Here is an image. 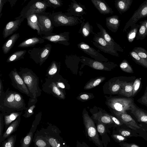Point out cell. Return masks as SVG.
Here are the masks:
<instances>
[{
	"label": "cell",
	"mask_w": 147,
	"mask_h": 147,
	"mask_svg": "<svg viewBox=\"0 0 147 147\" xmlns=\"http://www.w3.org/2000/svg\"><path fill=\"white\" fill-rule=\"evenodd\" d=\"M18 73L34 98L41 94L39 86V78L33 71L27 67H20Z\"/></svg>",
	"instance_id": "obj_1"
},
{
	"label": "cell",
	"mask_w": 147,
	"mask_h": 147,
	"mask_svg": "<svg viewBox=\"0 0 147 147\" xmlns=\"http://www.w3.org/2000/svg\"><path fill=\"white\" fill-rule=\"evenodd\" d=\"M50 17L53 25L55 27L76 25L81 23L84 19L82 16H75L61 11L50 13Z\"/></svg>",
	"instance_id": "obj_2"
},
{
	"label": "cell",
	"mask_w": 147,
	"mask_h": 147,
	"mask_svg": "<svg viewBox=\"0 0 147 147\" xmlns=\"http://www.w3.org/2000/svg\"><path fill=\"white\" fill-rule=\"evenodd\" d=\"M25 109L15 100L14 91L8 88L0 94V111L3 113L22 111Z\"/></svg>",
	"instance_id": "obj_3"
},
{
	"label": "cell",
	"mask_w": 147,
	"mask_h": 147,
	"mask_svg": "<svg viewBox=\"0 0 147 147\" xmlns=\"http://www.w3.org/2000/svg\"><path fill=\"white\" fill-rule=\"evenodd\" d=\"M49 6L45 0H31L21 11L19 16L24 19L28 16L45 12Z\"/></svg>",
	"instance_id": "obj_4"
},
{
	"label": "cell",
	"mask_w": 147,
	"mask_h": 147,
	"mask_svg": "<svg viewBox=\"0 0 147 147\" xmlns=\"http://www.w3.org/2000/svg\"><path fill=\"white\" fill-rule=\"evenodd\" d=\"M107 105L113 109L123 113L131 110L136 106L134 99L129 98H113L109 100Z\"/></svg>",
	"instance_id": "obj_5"
},
{
	"label": "cell",
	"mask_w": 147,
	"mask_h": 147,
	"mask_svg": "<svg viewBox=\"0 0 147 147\" xmlns=\"http://www.w3.org/2000/svg\"><path fill=\"white\" fill-rule=\"evenodd\" d=\"M52 47L51 44H47L42 47H34L29 49L28 52L30 57L40 66L49 57Z\"/></svg>",
	"instance_id": "obj_6"
},
{
	"label": "cell",
	"mask_w": 147,
	"mask_h": 147,
	"mask_svg": "<svg viewBox=\"0 0 147 147\" xmlns=\"http://www.w3.org/2000/svg\"><path fill=\"white\" fill-rule=\"evenodd\" d=\"M82 114L84 124L88 136L96 145L100 146V141L94 122L85 109H84Z\"/></svg>",
	"instance_id": "obj_7"
},
{
	"label": "cell",
	"mask_w": 147,
	"mask_h": 147,
	"mask_svg": "<svg viewBox=\"0 0 147 147\" xmlns=\"http://www.w3.org/2000/svg\"><path fill=\"white\" fill-rule=\"evenodd\" d=\"M36 14L41 35L47 36L54 34V26L50 19V13L45 11Z\"/></svg>",
	"instance_id": "obj_8"
},
{
	"label": "cell",
	"mask_w": 147,
	"mask_h": 147,
	"mask_svg": "<svg viewBox=\"0 0 147 147\" xmlns=\"http://www.w3.org/2000/svg\"><path fill=\"white\" fill-rule=\"evenodd\" d=\"M80 58L81 62L83 64L96 70L110 71L117 65L112 62L102 61L83 56L81 57Z\"/></svg>",
	"instance_id": "obj_9"
},
{
	"label": "cell",
	"mask_w": 147,
	"mask_h": 147,
	"mask_svg": "<svg viewBox=\"0 0 147 147\" xmlns=\"http://www.w3.org/2000/svg\"><path fill=\"white\" fill-rule=\"evenodd\" d=\"M9 76L11 80L12 85L14 88L30 98H34L16 68L10 71Z\"/></svg>",
	"instance_id": "obj_10"
},
{
	"label": "cell",
	"mask_w": 147,
	"mask_h": 147,
	"mask_svg": "<svg viewBox=\"0 0 147 147\" xmlns=\"http://www.w3.org/2000/svg\"><path fill=\"white\" fill-rule=\"evenodd\" d=\"M93 38V44L101 51L113 56H118L117 50L109 44L100 35L94 33Z\"/></svg>",
	"instance_id": "obj_11"
},
{
	"label": "cell",
	"mask_w": 147,
	"mask_h": 147,
	"mask_svg": "<svg viewBox=\"0 0 147 147\" xmlns=\"http://www.w3.org/2000/svg\"><path fill=\"white\" fill-rule=\"evenodd\" d=\"M77 46L84 52L95 60L104 62L109 61L108 59L85 42H80L77 45Z\"/></svg>",
	"instance_id": "obj_12"
},
{
	"label": "cell",
	"mask_w": 147,
	"mask_h": 147,
	"mask_svg": "<svg viewBox=\"0 0 147 147\" xmlns=\"http://www.w3.org/2000/svg\"><path fill=\"white\" fill-rule=\"evenodd\" d=\"M24 19L19 16L15 18V20L10 21L6 25L3 32V37L6 38L12 34L19 28Z\"/></svg>",
	"instance_id": "obj_13"
},
{
	"label": "cell",
	"mask_w": 147,
	"mask_h": 147,
	"mask_svg": "<svg viewBox=\"0 0 147 147\" xmlns=\"http://www.w3.org/2000/svg\"><path fill=\"white\" fill-rule=\"evenodd\" d=\"M69 32H64L58 34L54 33L53 35L50 36H43L41 37L45 40L52 42L55 43H59L65 45H68L69 43Z\"/></svg>",
	"instance_id": "obj_14"
},
{
	"label": "cell",
	"mask_w": 147,
	"mask_h": 147,
	"mask_svg": "<svg viewBox=\"0 0 147 147\" xmlns=\"http://www.w3.org/2000/svg\"><path fill=\"white\" fill-rule=\"evenodd\" d=\"M67 13L76 17H82L86 14L87 10L85 5L76 0H71L67 10Z\"/></svg>",
	"instance_id": "obj_15"
},
{
	"label": "cell",
	"mask_w": 147,
	"mask_h": 147,
	"mask_svg": "<svg viewBox=\"0 0 147 147\" xmlns=\"http://www.w3.org/2000/svg\"><path fill=\"white\" fill-rule=\"evenodd\" d=\"M43 89L44 90H50L58 98L64 99L65 98V95L59 88L53 78L45 79V82L43 83Z\"/></svg>",
	"instance_id": "obj_16"
},
{
	"label": "cell",
	"mask_w": 147,
	"mask_h": 147,
	"mask_svg": "<svg viewBox=\"0 0 147 147\" xmlns=\"http://www.w3.org/2000/svg\"><path fill=\"white\" fill-rule=\"evenodd\" d=\"M113 112L119 120L130 128L135 130L141 128L135 120L127 113H122L114 110Z\"/></svg>",
	"instance_id": "obj_17"
},
{
	"label": "cell",
	"mask_w": 147,
	"mask_h": 147,
	"mask_svg": "<svg viewBox=\"0 0 147 147\" xmlns=\"http://www.w3.org/2000/svg\"><path fill=\"white\" fill-rule=\"evenodd\" d=\"M41 112L39 113L36 115L29 132L22 140L21 144V147H28L30 145L32 140L34 132H35L37 126L39 124L40 121L41 120Z\"/></svg>",
	"instance_id": "obj_18"
},
{
	"label": "cell",
	"mask_w": 147,
	"mask_h": 147,
	"mask_svg": "<svg viewBox=\"0 0 147 147\" xmlns=\"http://www.w3.org/2000/svg\"><path fill=\"white\" fill-rule=\"evenodd\" d=\"M96 24L100 30V32L97 33L102 36L109 44L117 51H121V49L120 46L115 42L106 30L100 24L97 23Z\"/></svg>",
	"instance_id": "obj_19"
},
{
	"label": "cell",
	"mask_w": 147,
	"mask_h": 147,
	"mask_svg": "<svg viewBox=\"0 0 147 147\" xmlns=\"http://www.w3.org/2000/svg\"><path fill=\"white\" fill-rule=\"evenodd\" d=\"M147 16V2L133 16L126 24L124 29L125 31L130 26L132 25L141 18Z\"/></svg>",
	"instance_id": "obj_20"
},
{
	"label": "cell",
	"mask_w": 147,
	"mask_h": 147,
	"mask_svg": "<svg viewBox=\"0 0 147 147\" xmlns=\"http://www.w3.org/2000/svg\"><path fill=\"white\" fill-rule=\"evenodd\" d=\"M100 13L103 14H112L113 12L104 0H91Z\"/></svg>",
	"instance_id": "obj_21"
},
{
	"label": "cell",
	"mask_w": 147,
	"mask_h": 147,
	"mask_svg": "<svg viewBox=\"0 0 147 147\" xmlns=\"http://www.w3.org/2000/svg\"><path fill=\"white\" fill-rule=\"evenodd\" d=\"M2 113L3 114L4 124L5 126L6 131L11 123L18 117L21 115L22 113V111H14L9 112Z\"/></svg>",
	"instance_id": "obj_22"
},
{
	"label": "cell",
	"mask_w": 147,
	"mask_h": 147,
	"mask_svg": "<svg viewBox=\"0 0 147 147\" xmlns=\"http://www.w3.org/2000/svg\"><path fill=\"white\" fill-rule=\"evenodd\" d=\"M20 36L19 33H14L11 35L4 43L2 47L4 54H7L9 52Z\"/></svg>",
	"instance_id": "obj_23"
},
{
	"label": "cell",
	"mask_w": 147,
	"mask_h": 147,
	"mask_svg": "<svg viewBox=\"0 0 147 147\" xmlns=\"http://www.w3.org/2000/svg\"><path fill=\"white\" fill-rule=\"evenodd\" d=\"M106 24L107 28L112 32H117L120 25L118 16L115 15L106 18Z\"/></svg>",
	"instance_id": "obj_24"
},
{
	"label": "cell",
	"mask_w": 147,
	"mask_h": 147,
	"mask_svg": "<svg viewBox=\"0 0 147 147\" xmlns=\"http://www.w3.org/2000/svg\"><path fill=\"white\" fill-rule=\"evenodd\" d=\"M45 39L41 37H34L27 39L18 45L20 48H27L33 47L38 44H41L45 42Z\"/></svg>",
	"instance_id": "obj_25"
},
{
	"label": "cell",
	"mask_w": 147,
	"mask_h": 147,
	"mask_svg": "<svg viewBox=\"0 0 147 147\" xmlns=\"http://www.w3.org/2000/svg\"><path fill=\"white\" fill-rule=\"evenodd\" d=\"M21 116H19L15 120L13 121L8 127L5 132L3 134L1 139L0 140V143L16 131L21 121Z\"/></svg>",
	"instance_id": "obj_26"
},
{
	"label": "cell",
	"mask_w": 147,
	"mask_h": 147,
	"mask_svg": "<svg viewBox=\"0 0 147 147\" xmlns=\"http://www.w3.org/2000/svg\"><path fill=\"white\" fill-rule=\"evenodd\" d=\"M60 66L59 62L55 60L53 61L46 70V76L48 78H51L59 74Z\"/></svg>",
	"instance_id": "obj_27"
},
{
	"label": "cell",
	"mask_w": 147,
	"mask_h": 147,
	"mask_svg": "<svg viewBox=\"0 0 147 147\" xmlns=\"http://www.w3.org/2000/svg\"><path fill=\"white\" fill-rule=\"evenodd\" d=\"M85 20L84 19L81 23V27L79 31V33L84 38L88 37L92 34H94L93 26L91 25L88 21L85 22Z\"/></svg>",
	"instance_id": "obj_28"
},
{
	"label": "cell",
	"mask_w": 147,
	"mask_h": 147,
	"mask_svg": "<svg viewBox=\"0 0 147 147\" xmlns=\"http://www.w3.org/2000/svg\"><path fill=\"white\" fill-rule=\"evenodd\" d=\"M131 112L135 116L139 122H147V113L144 110L137 107L136 105L131 110Z\"/></svg>",
	"instance_id": "obj_29"
},
{
	"label": "cell",
	"mask_w": 147,
	"mask_h": 147,
	"mask_svg": "<svg viewBox=\"0 0 147 147\" xmlns=\"http://www.w3.org/2000/svg\"><path fill=\"white\" fill-rule=\"evenodd\" d=\"M27 25L32 29L36 30L38 35H41L40 29L38 24V18L36 13L32 14L27 17Z\"/></svg>",
	"instance_id": "obj_30"
},
{
	"label": "cell",
	"mask_w": 147,
	"mask_h": 147,
	"mask_svg": "<svg viewBox=\"0 0 147 147\" xmlns=\"http://www.w3.org/2000/svg\"><path fill=\"white\" fill-rule=\"evenodd\" d=\"M133 84L132 82H127L123 81L119 94L128 98L131 97L133 90Z\"/></svg>",
	"instance_id": "obj_31"
},
{
	"label": "cell",
	"mask_w": 147,
	"mask_h": 147,
	"mask_svg": "<svg viewBox=\"0 0 147 147\" xmlns=\"http://www.w3.org/2000/svg\"><path fill=\"white\" fill-rule=\"evenodd\" d=\"M37 101V98H30L28 102L27 107L25 109L24 114L23 116L27 118L30 117L33 114V110L36 107V104Z\"/></svg>",
	"instance_id": "obj_32"
},
{
	"label": "cell",
	"mask_w": 147,
	"mask_h": 147,
	"mask_svg": "<svg viewBox=\"0 0 147 147\" xmlns=\"http://www.w3.org/2000/svg\"><path fill=\"white\" fill-rule=\"evenodd\" d=\"M27 51L26 50L18 51L10 55L6 60V62L11 63L24 59Z\"/></svg>",
	"instance_id": "obj_33"
},
{
	"label": "cell",
	"mask_w": 147,
	"mask_h": 147,
	"mask_svg": "<svg viewBox=\"0 0 147 147\" xmlns=\"http://www.w3.org/2000/svg\"><path fill=\"white\" fill-rule=\"evenodd\" d=\"M106 78L99 76L90 79L85 84L84 87V90H89L94 88L104 81Z\"/></svg>",
	"instance_id": "obj_34"
},
{
	"label": "cell",
	"mask_w": 147,
	"mask_h": 147,
	"mask_svg": "<svg viewBox=\"0 0 147 147\" xmlns=\"http://www.w3.org/2000/svg\"><path fill=\"white\" fill-rule=\"evenodd\" d=\"M94 119H97L98 122L102 123L110 124L114 122L109 115L106 113H96L93 114Z\"/></svg>",
	"instance_id": "obj_35"
},
{
	"label": "cell",
	"mask_w": 147,
	"mask_h": 147,
	"mask_svg": "<svg viewBox=\"0 0 147 147\" xmlns=\"http://www.w3.org/2000/svg\"><path fill=\"white\" fill-rule=\"evenodd\" d=\"M131 3V0H117L115 5L117 9L120 12L126 11Z\"/></svg>",
	"instance_id": "obj_36"
},
{
	"label": "cell",
	"mask_w": 147,
	"mask_h": 147,
	"mask_svg": "<svg viewBox=\"0 0 147 147\" xmlns=\"http://www.w3.org/2000/svg\"><path fill=\"white\" fill-rule=\"evenodd\" d=\"M123 81H120L118 80L113 83L109 87V90L112 94H117L121 89Z\"/></svg>",
	"instance_id": "obj_37"
},
{
	"label": "cell",
	"mask_w": 147,
	"mask_h": 147,
	"mask_svg": "<svg viewBox=\"0 0 147 147\" xmlns=\"http://www.w3.org/2000/svg\"><path fill=\"white\" fill-rule=\"evenodd\" d=\"M16 135L10 136L7 138V139L2 142L1 147H14L16 140Z\"/></svg>",
	"instance_id": "obj_38"
},
{
	"label": "cell",
	"mask_w": 147,
	"mask_h": 147,
	"mask_svg": "<svg viewBox=\"0 0 147 147\" xmlns=\"http://www.w3.org/2000/svg\"><path fill=\"white\" fill-rule=\"evenodd\" d=\"M130 55L136 62L144 67L147 68V61L140 57L133 50L130 52Z\"/></svg>",
	"instance_id": "obj_39"
},
{
	"label": "cell",
	"mask_w": 147,
	"mask_h": 147,
	"mask_svg": "<svg viewBox=\"0 0 147 147\" xmlns=\"http://www.w3.org/2000/svg\"><path fill=\"white\" fill-rule=\"evenodd\" d=\"M139 27V25H136L133 27L127 35V39L130 42H132L136 36V34Z\"/></svg>",
	"instance_id": "obj_40"
},
{
	"label": "cell",
	"mask_w": 147,
	"mask_h": 147,
	"mask_svg": "<svg viewBox=\"0 0 147 147\" xmlns=\"http://www.w3.org/2000/svg\"><path fill=\"white\" fill-rule=\"evenodd\" d=\"M120 67L122 70L125 72L129 73H134L132 68L127 61L125 60H123L121 63Z\"/></svg>",
	"instance_id": "obj_41"
},
{
	"label": "cell",
	"mask_w": 147,
	"mask_h": 147,
	"mask_svg": "<svg viewBox=\"0 0 147 147\" xmlns=\"http://www.w3.org/2000/svg\"><path fill=\"white\" fill-rule=\"evenodd\" d=\"M94 97L93 94L88 93H81L77 97V99L82 102L87 101Z\"/></svg>",
	"instance_id": "obj_42"
},
{
	"label": "cell",
	"mask_w": 147,
	"mask_h": 147,
	"mask_svg": "<svg viewBox=\"0 0 147 147\" xmlns=\"http://www.w3.org/2000/svg\"><path fill=\"white\" fill-rule=\"evenodd\" d=\"M35 144L36 146L40 147H50L47 139L46 138H39L37 139L35 142Z\"/></svg>",
	"instance_id": "obj_43"
},
{
	"label": "cell",
	"mask_w": 147,
	"mask_h": 147,
	"mask_svg": "<svg viewBox=\"0 0 147 147\" xmlns=\"http://www.w3.org/2000/svg\"><path fill=\"white\" fill-rule=\"evenodd\" d=\"M49 6L54 9L61 7L63 5L62 0H45Z\"/></svg>",
	"instance_id": "obj_44"
},
{
	"label": "cell",
	"mask_w": 147,
	"mask_h": 147,
	"mask_svg": "<svg viewBox=\"0 0 147 147\" xmlns=\"http://www.w3.org/2000/svg\"><path fill=\"white\" fill-rule=\"evenodd\" d=\"M133 50L139 56L147 61V52L145 49L141 47H136Z\"/></svg>",
	"instance_id": "obj_45"
},
{
	"label": "cell",
	"mask_w": 147,
	"mask_h": 147,
	"mask_svg": "<svg viewBox=\"0 0 147 147\" xmlns=\"http://www.w3.org/2000/svg\"><path fill=\"white\" fill-rule=\"evenodd\" d=\"M147 35L146 30L145 26V22L142 23L140 26L138 33V39H143Z\"/></svg>",
	"instance_id": "obj_46"
},
{
	"label": "cell",
	"mask_w": 147,
	"mask_h": 147,
	"mask_svg": "<svg viewBox=\"0 0 147 147\" xmlns=\"http://www.w3.org/2000/svg\"><path fill=\"white\" fill-rule=\"evenodd\" d=\"M141 83V80L138 78L135 80L133 83L132 97H134L140 88Z\"/></svg>",
	"instance_id": "obj_47"
},
{
	"label": "cell",
	"mask_w": 147,
	"mask_h": 147,
	"mask_svg": "<svg viewBox=\"0 0 147 147\" xmlns=\"http://www.w3.org/2000/svg\"><path fill=\"white\" fill-rule=\"evenodd\" d=\"M14 97L15 101L26 109V104L22 96L20 93L14 91Z\"/></svg>",
	"instance_id": "obj_48"
},
{
	"label": "cell",
	"mask_w": 147,
	"mask_h": 147,
	"mask_svg": "<svg viewBox=\"0 0 147 147\" xmlns=\"http://www.w3.org/2000/svg\"><path fill=\"white\" fill-rule=\"evenodd\" d=\"M137 101L147 107V85L144 94L140 98L137 100Z\"/></svg>",
	"instance_id": "obj_49"
},
{
	"label": "cell",
	"mask_w": 147,
	"mask_h": 147,
	"mask_svg": "<svg viewBox=\"0 0 147 147\" xmlns=\"http://www.w3.org/2000/svg\"><path fill=\"white\" fill-rule=\"evenodd\" d=\"M48 141L51 145V146L53 147H58L61 146V144L55 138L51 137L50 138H47Z\"/></svg>",
	"instance_id": "obj_50"
},
{
	"label": "cell",
	"mask_w": 147,
	"mask_h": 147,
	"mask_svg": "<svg viewBox=\"0 0 147 147\" xmlns=\"http://www.w3.org/2000/svg\"><path fill=\"white\" fill-rule=\"evenodd\" d=\"M97 128L98 131L100 135H102L105 133V127L102 123L99 122V123L97 125Z\"/></svg>",
	"instance_id": "obj_51"
},
{
	"label": "cell",
	"mask_w": 147,
	"mask_h": 147,
	"mask_svg": "<svg viewBox=\"0 0 147 147\" xmlns=\"http://www.w3.org/2000/svg\"><path fill=\"white\" fill-rule=\"evenodd\" d=\"M0 140H1L3 135V131L4 125L3 114L1 112L0 113Z\"/></svg>",
	"instance_id": "obj_52"
},
{
	"label": "cell",
	"mask_w": 147,
	"mask_h": 147,
	"mask_svg": "<svg viewBox=\"0 0 147 147\" xmlns=\"http://www.w3.org/2000/svg\"><path fill=\"white\" fill-rule=\"evenodd\" d=\"M112 136L114 138L119 142H123L127 140L125 138L121 135L114 134L112 135Z\"/></svg>",
	"instance_id": "obj_53"
},
{
	"label": "cell",
	"mask_w": 147,
	"mask_h": 147,
	"mask_svg": "<svg viewBox=\"0 0 147 147\" xmlns=\"http://www.w3.org/2000/svg\"><path fill=\"white\" fill-rule=\"evenodd\" d=\"M119 132L121 135L125 137L129 136L131 135V133L129 131L124 129H120Z\"/></svg>",
	"instance_id": "obj_54"
},
{
	"label": "cell",
	"mask_w": 147,
	"mask_h": 147,
	"mask_svg": "<svg viewBox=\"0 0 147 147\" xmlns=\"http://www.w3.org/2000/svg\"><path fill=\"white\" fill-rule=\"evenodd\" d=\"M109 115L113 121L118 126H120L123 123H121V122L117 118L111 115Z\"/></svg>",
	"instance_id": "obj_55"
},
{
	"label": "cell",
	"mask_w": 147,
	"mask_h": 147,
	"mask_svg": "<svg viewBox=\"0 0 147 147\" xmlns=\"http://www.w3.org/2000/svg\"><path fill=\"white\" fill-rule=\"evenodd\" d=\"M122 146L124 147H140L138 145L134 143H123L122 144Z\"/></svg>",
	"instance_id": "obj_56"
},
{
	"label": "cell",
	"mask_w": 147,
	"mask_h": 147,
	"mask_svg": "<svg viewBox=\"0 0 147 147\" xmlns=\"http://www.w3.org/2000/svg\"><path fill=\"white\" fill-rule=\"evenodd\" d=\"M8 1V0H0V18L2 15V11L5 4Z\"/></svg>",
	"instance_id": "obj_57"
},
{
	"label": "cell",
	"mask_w": 147,
	"mask_h": 147,
	"mask_svg": "<svg viewBox=\"0 0 147 147\" xmlns=\"http://www.w3.org/2000/svg\"><path fill=\"white\" fill-rule=\"evenodd\" d=\"M18 0H8L11 7L12 8L16 4Z\"/></svg>",
	"instance_id": "obj_58"
},
{
	"label": "cell",
	"mask_w": 147,
	"mask_h": 147,
	"mask_svg": "<svg viewBox=\"0 0 147 147\" xmlns=\"http://www.w3.org/2000/svg\"><path fill=\"white\" fill-rule=\"evenodd\" d=\"M3 88L2 81L0 79V94L3 92Z\"/></svg>",
	"instance_id": "obj_59"
},
{
	"label": "cell",
	"mask_w": 147,
	"mask_h": 147,
	"mask_svg": "<svg viewBox=\"0 0 147 147\" xmlns=\"http://www.w3.org/2000/svg\"><path fill=\"white\" fill-rule=\"evenodd\" d=\"M145 26H146V32L147 33V21L145 22Z\"/></svg>",
	"instance_id": "obj_60"
},
{
	"label": "cell",
	"mask_w": 147,
	"mask_h": 147,
	"mask_svg": "<svg viewBox=\"0 0 147 147\" xmlns=\"http://www.w3.org/2000/svg\"><path fill=\"white\" fill-rule=\"evenodd\" d=\"M28 0H24L22 4V5H23L26 1H28Z\"/></svg>",
	"instance_id": "obj_61"
},
{
	"label": "cell",
	"mask_w": 147,
	"mask_h": 147,
	"mask_svg": "<svg viewBox=\"0 0 147 147\" xmlns=\"http://www.w3.org/2000/svg\"><path fill=\"white\" fill-rule=\"evenodd\" d=\"M145 124L147 125V122L144 123Z\"/></svg>",
	"instance_id": "obj_62"
}]
</instances>
